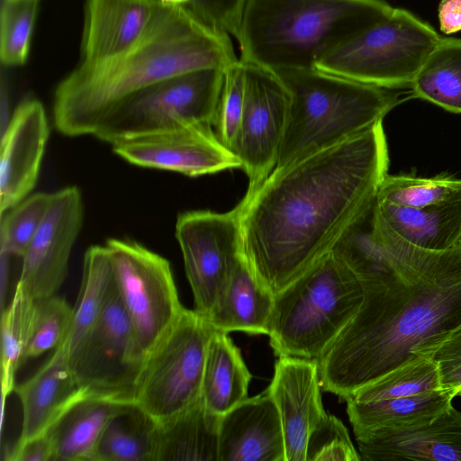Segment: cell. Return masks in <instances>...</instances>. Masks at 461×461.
Wrapping results in <instances>:
<instances>
[{"mask_svg":"<svg viewBox=\"0 0 461 461\" xmlns=\"http://www.w3.org/2000/svg\"><path fill=\"white\" fill-rule=\"evenodd\" d=\"M104 246L131 323L138 355L144 361L185 309L170 263L136 240L112 238Z\"/></svg>","mask_w":461,"mask_h":461,"instance_id":"obj_10","label":"cell"},{"mask_svg":"<svg viewBox=\"0 0 461 461\" xmlns=\"http://www.w3.org/2000/svg\"><path fill=\"white\" fill-rule=\"evenodd\" d=\"M429 358L438 367L440 388L457 394L461 389V325L438 346Z\"/></svg>","mask_w":461,"mask_h":461,"instance_id":"obj_40","label":"cell"},{"mask_svg":"<svg viewBox=\"0 0 461 461\" xmlns=\"http://www.w3.org/2000/svg\"><path fill=\"white\" fill-rule=\"evenodd\" d=\"M52 193L28 195L1 214L0 252L23 258L50 205Z\"/></svg>","mask_w":461,"mask_h":461,"instance_id":"obj_34","label":"cell"},{"mask_svg":"<svg viewBox=\"0 0 461 461\" xmlns=\"http://www.w3.org/2000/svg\"><path fill=\"white\" fill-rule=\"evenodd\" d=\"M113 151L135 166L195 177L240 168L237 156L218 139L212 126L182 123L112 145Z\"/></svg>","mask_w":461,"mask_h":461,"instance_id":"obj_14","label":"cell"},{"mask_svg":"<svg viewBox=\"0 0 461 461\" xmlns=\"http://www.w3.org/2000/svg\"><path fill=\"white\" fill-rule=\"evenodd\" d=\"M355 437L365 461H461V411L452 405L420 426Z\"/></svg>","mask_w":461,"mask_h":461,"instance_id":"obj_19","label":"cell"},{"mask_svg":"<svg viewBox=\"0 0 461 461\" xmlns=\"http://www.w3.org/2000/svg\"><path fill=\"white\" fill-rule=\"evenodd\" d=\"M77 382L87 396L134 403L143 360L115 282L100 317L68 356Z\"/></svg>","mask_w":461,"mask_h":461,"instance_id":"obj_12","label":"cell"},{"mask_svg":"<svg viewBox=\"0 0 461 461\" xmlns=\"http://www.w3.org/2000/svg\"><path fill=\"white\" fill-rule=\"evenodd\" d=\"M221 419L200 397L180 412L156 421L154 461H219Z\"/></svg>","mask_w":461,"mask_h":461,"instance_id":"obj_23","label":"cell"},{"mask_svg":"<svg viewBox=\"0 0 461 461\" xmlns=\"http://www.w3.org/2000/svg\"><path fill=\"white\" fill-rule=\"evenodd\" d=\"M21 402L23 423L17 442L46 433L76 402L86 396L62 344L28 380L14 390Z\"/></svg>","mask_w":461,"mask_h":461,"instance_id":"obj_21","label":"cell"},{"mask_svg":"<svg viewBox=\"0 0 461 461\" xmlns=\"http://www.w3.org/2000/svg\"><path fill=\"white\" fill-rule=\"evenodd\" d=\"M74 307L54 295L36 299L35 317L25 361L56 348L67 338L72 325Z\"/></svg>","mask_w":461,"mask_h":461,"instance_id":"obj_36","label":"cell"},{"mask_svg":"<svg viewBox=\"0 0 461 461\" xmlns=\"http://www.w3.org/2000/svg\"><path fill=\"white\" fill-rule=\"evenodd\" d=\"M243 64L245 106L232 151L249 178L247 193H250L276 166L288 120L290 98L287 88L276 72L258 65Z\"/></svg>","mask_w":461,"mask_h":461,"instance_id":"obj_13","label":"cell"},{"mask_svg":"<svg viewBox=\"0 0 461 461\" xmlns=\"http://www.w3.org/2000/svg\"><path fill=\"white\" fill-rule=\"evenodd\" d=\"M113 284V271L106 247H89L84 255L82 281L74 306L72 325L61 343L68 356L78 347L98 321Z\"/></svg>","mask_w":461,"mask_h":461,"instance_id":"obj_29","label":"cell"},{"mask_svg":"<svg viewBox=\"0 0 461 461\" xmlns=\"http://www.w3.org/2000/svg\"><path fill=\"white\" fill-rule=\"evenodd\" d=\"M375 216L399 237L417 247L446 250L461 243V198L423 207L374 202Z\"/></svg>","mask_w":461,"mask_h":461,"instance_id":"obj_22","label":"cell"},{"mask_svg":"<svg viewBox=\"0 0 461 461\" xmlns=\"http://www.w3.org/2000/svg\"><path fill=\"white\" fill-rule=\"evenodd\" d=\"M225 68H203L154 84L124 101L94 135L111 145L182 123L213 126Z\"/></svg>","mask_w":461,"mask_h":461,"instance_id":"obj_9","label":"cell"},{"mask_svg":"<svg viewBox=\"0 0 461 461\" xmlns=\"http://www.w3.org/2000/svg\"><path fill=\"white\" fill-rule=\"evenodd\" d=\"M274 296L242 256L209 321L215 330L226 333L267 335Z\"/></svg>","mask_w":461,"mask_h":461,"instance_id":"obj_25","label":"cell"},{"mask_svg":"<svg viewBox=\"0 0 461 461\" xmlns=\"http://www.w3.org/2000/svg\"><path fill=\"white\" fill-rule=\"evenodd\" d=\"M457 395H460L461 396V389L459 390V392L457 393Z\"/></svg>","mask_w":461,"mask_h":461,"instance_id":"obj_46","label":"cell"},{"mask_svg":"<svg viewBox=\"0 0 461 461\" xmlns=\"http://www.w3.org/2000/svg\"><path fill=\"white\" fill-rule=\"evenodd\" d=\"M54 451L48 433L16 442L7 452L8 461H53Z\"/></svg>","mask_w":461,"mask_h":461,"instance_id":"obj_41","label":"cell"},{"mask_svg":"<svg viewBox=\"0 0 461 461\" xmlns=\"http://www.w3.org/2000/svg\"><path fill=\"white\" fill-rule=\"evenodd\" d=\"M389 165L383 121L275 168L238 203L241 249L274 294L331 252L375 202Z\"/></svg>","mask_w":461,"mask_h":461,"instance_id":"obj_2","label":"cell"},{"mask_svg":"<svg viewBox=\"0 0 461 461\" xmlns=\"http://www.w3.org/2000/svg\"><path fill=\"white\" fill-rule=\"evenodd\" d=\"M251 374L228 333L215 330L206 350L201 400L213 413L224 415L247 399Z\"/></svg>","mask_w":461,"mask_h":461,"instance_id":"obj_26","label":"cell"},{"mask_svg":"<svg viewBox=\"0 0 461 461\" xmlns=\"http://www.w3.org/2000/svg\"><path fill=\"white\" fill-rule=\"evenodd\" d=\"M363 287L330 252L274 296L268 333L276 355L319 360L357 313Z\"/></svg>","mask_w":461,"mask_h":461,"instance_id":"obj_6","label":"cell"},{"mask_svg":"<svg viewBox=\"0 0 461 461\" xmlns=\"http://www.w3.org/2000/svg\"><path fill=\"white\" fill-rule=\"evenodd\" d=\"M410 87L414 97L461 113V39L441 38Z\"/></svg>","mask_w":461,"mask_h":461,"instance_id":"obj_30","label":"cell"},{"mask_svg":"<svg viewBox=\"0 0 461 461\" xmlns=\"http://www.w3.org/2000/svg\"><path fill=\"white\" fill-rule=\"evenodd\" d=\"M347 428L328 414L311 432L306 446V461H360Z\"/></svg>","mask_w":461,"mask_h":461,"instance_id":"obj_38","label":"cell"},{"mask_svg":"<svg viewBox=\"0 0 461 461\" xmlns=\"http://www.w3.org/2000/svg\"><path fill=\"white\" fill-rule=\"evenodd\" d=\"M36 299L18 285L12 302L2 312V391L7 396L14 388L16 371L25 361V352L31 340Z\"/></svg>","mask_w":461,"mask_h":461,"instance_id":"obj_31","label":"cell"},{"mask_svg":"<svg viewBox=\"0 0 461 461\" xmlns=\"http://www.w3.org/2000/svg\"><path fill=\"white\" fill-rule=\"evenodd\" d=\"M9 1H28V0H9Z\"/></svg>","mask_w":461,"mask_h":461,"instance_id":"obj_45","label":"cell"},{"mask_svg":"<svg viewBox=\"0 0 461 461\" xmlns=\"http://www.w3.org/2000/svg\"><path fill=\"white\" fill-rule=\"evenodd\" d=\"M214 330L208 320L185 308L146 356L134 403L155 421L200 399L207 346Z\"/></svg>","mask_w":461,"mask_h":461,"instance_id":"obj_8","label":"cell"},{"mask_svg":"<svg viewBox=\"0 0 461 461\" xmlns=\"http://www.w3.org/2000/svg\"><path fill=\"white\" fill-rule=\"evenodd\" d=\"M332 252L364 291L357 313L318 360L322 389L344 400L417 356L429 357L461 325V243L440 251L417 247L373 209Z\"/></svg>","mask_w":461,"mask_h":461,"instance_id":"obj_1","label":"cell"},{"mask_svg":"<svg viewBox=\"0 0 461 461\" xmlns=\"http://www.w3.org/2000/svg\"><path fill=\"white\" fill-rule=\"evenodd\" d=\"M1 133H3L10 121L8 117V92L4 76L1 77Z\"/></svg>","mask_w":461,"mask_h":461,"instance_id":"obj_44","label":"cell"},{"mask_svg":"<svg viewBox=\"0 0 461 461\" xmlns=\"http://www.w3.org/2000/svg\"><path fill=\"white\" fill-rule=\"evenodd\" d=\"M274 72L285 84L290 98L288 120L275 168L369 129L401 102L393 89L317 68Z\"/></svg>","mask_w":461,"mask_h":461,"instance_id":"obj_5","label":"cell"},{"mask_svg":"<svg viewBox=\"0 0 461 461\" xmlns=\"http://www.w3.org/2000/svg\"><path fill=\"white\" fill-rule=\"evenodd\" d=\"M393 8L384 0H245L235 35L240 60L273 71L315 68Z\"/></svg>","mask_w":461,"mask_h":461,"instance_id":"obj_4","label":"cell"},{"mask_svg":"<svg viewBox=\"0 0 461 461\" xmlns=\"http://www.w3.org/2000/svg\"><path fill=\"white\" fill-rule=\"evenodd\" d=\"M49 136L43 104L35 98L24 99L1 133L0 215L35 187Z\"/></svg>","mask_w":461,"mask_h":461,"instance_id":"obj_16","label":"cell"},{"mask_svg":"<svg viewBox=\"0 0 461 461\" xmlns=\"http://www.w3.org/2000/svg\"><path fill=\"white\" fill-rule=\"evenodd\" d=\"M125 405L87 395L72 404L47 431L53 461H90L105 425Z\"/></svg>","mask_w":461,"mask_h":461,"instance_id":"obj_27","label":"cell"},{"mask_svg":"<svg viewBox=\"0 0 461 461\" xmlns=\"http://www.w3.org/2000/svg\"><path fill=\"white\" fill-rule=\"evenodd\" d=\"M441 37L401 8L347 40L315 68L384 88L410 86Z\"/></svg>","mask_w":461,"mask_h":461,"instance_id":"obj_7","label":"cell"},{"mask_svg":"<svg viewBox=\"0 0 461 461\" xmlns=\"http://www.w3.org/2000/svg\"><path fill=\"white\" fill-rule=\"evenodd\" d=\"M237 58L230 36L190 10L165 4L150 32L127 54L112 61L79 64L54 92L53 122L68 137L95 135L136 93L191 71L226 68Z\"/></svg>","mask_w":461,"mask_h":461,"instance_id":"obj_3","label":"cell"},{"mask_svg":"<svg viewBox=\"0 0 461 461\" xmlns=\"http://www.w3.org/2000/svg\"><path fill=\"white\" fill-rule=\"evenodd\" d=\"M456 393L436 389L423 393L358 402L346 400L355 436L379 430L402 429L428 423L452 406Z\"/></svg>","mask_w":461,"mask_h":461,"instance_id":"obj_24","label":"cell"},{"mask_svg":"<svg viewBox=\"0 0 461 461\" xmlns=\"http://www.w3.org/2000/svg\"><path fill=\"white\" fill-rule=\"evenodd\" d=\"M317 360L282 356L267 389L282 421L285 461H306L309 436L327 415Z\"/></svg>","mask_w":461,"mask_h":461,"instance_id":"obj_18","label":"cell"},{"mask_svg":"<svg viewBox=\"0 0 461 461\" xmlns=\"http://www.w3.org/2000/svg\"><path fill=\"white\" fill-rule=\"evenodd\" d=\"M175 227L194 311L209 321L243 256L239 205L226 212H182Z\"/></svg>","mask_w":461,"mask_h":461,"instance_id":"obj_11","label":"cell"},{"mask_svg":"<svg viewBox=\"0 0 461 461\" xmlns=\"http://www.w3.org/2000/svg\"><path fill=\"white\" fill-rule=\"evenodd\" d=\"M156 421L135 403L105 425L90 461H154Z\"/></svg>","mask_w":461,"mask_h":461,"instance_id":"obj_28","label":"cell"},{"mask_svg":"<svg viewBox=\"0 0 461 461\" xmlns=\"http://www.w3.org/2000/svg\"><path fill=\"white\" fill-rule=\"evenodd\" d=\"M438 17L443 33L449 35L461 31V0H441Z\"/></svg>","mask_w":461,"mask_h":461,"instance_id":"obj_42","label":"cell"},{"mask_svg":"<svg viewBox=\"0 0 461 461\" xmlns=\"http://www.w3.org/2000/svg\"><path fill=\"white\" fill-rule=\"evenodd\" d=\"M375 198L405 207L449 202L461 198V178L447 174L430 177L386 174Z\"/></svg>","mask_w":461,"mask_h":461,"instance_id":"obj_33","label":"cell"},{"mask_svg":"<svg viewBox=\"0 0 461 461\" xmlns=\"http://www.w3.org/2000/svg\"><path fill=\"white\" fill-rule=\"evenodd\" d=\"M39 0H3L0 58L5 66H21L28 58Z\"/></svg>","mask_w":461,"mask_h":461,"instance_id":"obj_35","label":"cell"},{"mask_svg":"<svg viewBox=\"0 0 461 461\" xmlns=\"http://www.w3.org/2000/svg\"><path fill=\"white\" fill-rule=\"evenodd\" d=\"M12 256L7 253L0 252V273H1V312L5 311V298L7 286L9 261Z\"/></svg>","mask_w":461,"mask_h":461,"instance_id":"obj_43","label":"cell"},{"mask_svg":"<svg viewBox=\"0 0 461 461\" xmlns=\"http://www.w3.org/2000/svg\"><path fill=\"white\" fill-rule=\"evenodd\" d=\"M219 461H285L281 417L267 390L221 416Z\"/></svg>","mask_w":461,"mask_h":461,"instance_id":"obj_20","label":"cell"},{"mask_svg":"<svg viewBox=\"0 0 461 461\" xmlns=\"http://www.w3.org/2000/svg\"><path fill=\"white\" fill-rule=\"evenodd\" d=\"M439 388L438 371L434 361L425 356H417L358 388L344 401L374 402L412 396Z\"/></svg>","mask_w":461,"mask_h":461,"instance_id":"obj_32","label":"cell"},{"mask_svg":"<svg viewBox=\"0 0 461 461\" xmlns=\"http://www.w3.org/2000/svg\"><path fill=\"white\" fill-rule=\"evenodd\" d=\"M245 97V66L239 59L225 68L223 85L213 122L218 139L231 151L240 126Z\"/></svg>","mask_w":461,"mask_h":461,"instance_id":"obj_37","label":"cell"},{"mask_svg":"<svg viewBox=\"0 0 461 461\" xmlns=\"http://www.w3.org/2000/svg\"><path fill=\"white\" fill-rule=\"evenodd\" d=\"M83 219V199L77 186L52 193L46 216L22 258L17 283L33 299L54 295L64 283Z\"/></svg>","mask_w":461,"mask_h":461,"instance_id":"obj_15","label":"cell"},{"mask_svg":"<svg viewBox=\"0 0 461 461\" xmlns=\"http://www.w3.org/2000/svg\"><path fill=\"white\" fill-rule=\"evenodd\" d=\"M167 5H182L212 29L230 36L237 33L245 0H160Z\"/></svg>","mask_w":461,"mask_h":461,"instance_id":"obj_39","label":"cell"},{"mask_svg":"<svg viewBox=\"0 0 461 461\" xmlns=\"http://www.w3.org/2000/svg\"><path fill=\"white\" fill-rule=\"evenodd\" d=\"M164 5L160 0H86L80 64L106 63L132 50L150 32Z\"/></svg>","mask_w":461,"mask_h":461,"instance_id":"obj_17","label":"cell"}]
</instances>
